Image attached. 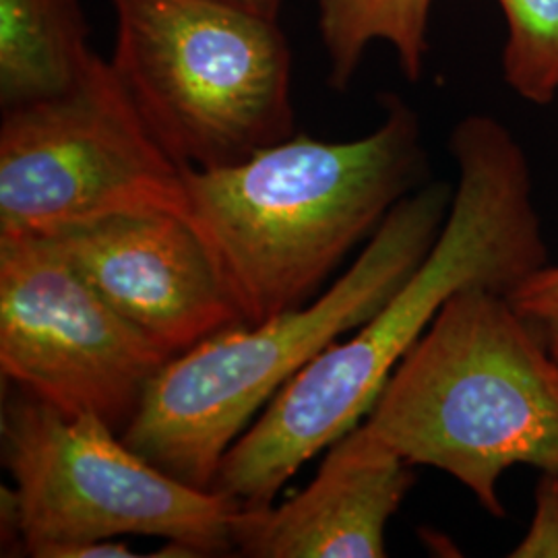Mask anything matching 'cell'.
<instances>
[{
	"label": "cell",
	"instance_id": "cell-3",
	"mask_svg": "<svg viewBox=\"0 0 558 558\" xmlns=\"http://www.w3.org/2000/svg\"><path fill=\"white\" fill-rule=\"evenodd\" d=\"M453 186L433 182L399 201L350 269L315 302L234 325L163 364L120 433L140 456L211 488L221 459L304 366L356 331L439 239Z\"/></svg>",
	"mask_w": 558,
	"mask_h": 558
},
{
	"label": "cell",
	"instance_id": "cell-1",
	"mask_svg": "<svg viewBox=\"0 0 558 558\" xmlns=\"http://www.w3.org/2000/svg\"><path fill=\"white\" fill-rule=\"evenodd\" d=\"M453 199L428 255L354 336L325 352L267 403L228 449L214 490L240 509H265L300 468L371 412L391 373L465 288L511 294L546 267L548 244L525 149L488 114L459 120L449 137Z\"/></svg>",
	"mask_w": 558,
	"mask_h": 558
},
{
	"label": "cell",
	"instance_id": "cell-10",
	"mask_svg": "<svg viewBox=\"0 0 558 558\" xmlns=\"http://www.w3.org/2000/svg\"><path fill=\"white\" fill-rule=\"evenodd\" d=\"M313 482L281 505L242 509L234 550L251 558L387 557V525L416 472L364 422L325 449Z\"/></svg>",
	"mask_w": 558,
	"mask_h": 558
},
{
	"label": "cell",
	"instance_id": "cell-16",
	"mask_svg": "<svg viewBox=\"0 0 558 558\" xmlns=\"http://www.w3.org/2000/svg\"><path fill=\"white\" fill-rule=\"evenodd\" d=\"M140 557L131 553V548L119 539H96V542H83L75 546L60 548L54 558H131Z\"/></svg>",
	"mask_w": 558,
	"mask_h": 558
},
{
	"label": "cell",
	"instance_id": "cell-13",
	"mask_svg": "<svg viewBox=\"0 0 558 558\" xmlns=\"http://www.w3.org/2000/svg\"><path fill=\"white\" fill-rule=\"evenodd\" d=\"M507 21L502 75L521 100L558 98V0H497Z\"/></svg>",
	"mask_w": 558,
	"mask_h": 558
},
{
	"label": "cell",
	"instance_id": "cell-6",
	"mask_svg": "<svg viewBox=\"0 0 558 558\" xmlns=\"http://www.w3.org/2000/svg\"><path fill=\"white\" fill-rule=\"evenodd\" d=\"M2 401V488L9 546L27 557L119 536L174 542L195 557L234 550L239 505L214 488L191 486L126 445L94 414H64L11 385Z\"/></svg>",
	"mask_w": 558,
	"mask_h": 558
},
{
	"label": "cell",
	"instance_id": "cell-4",
	"mask_svg": "<svg viewBox=\"0 0 558 558\" xmlns=\"http://www.w3.org/2000/svg\"><path fill=\"white\" fill-rule=\"evenodd\" d=\"M362 422L412 465L449 474L502 519L505 472H558L557 360L509 294L465 288L399 362Z\"/></svg>",
	"mask_w": 558,
	"mask_h": 558
},
{
	"label": "cell",
	"instance_id": "cell-2",
	"mask_svg": "<svg viewBox=\"0 0 558 558\" xmlns=\"http://www.w3.org/2000/svg\"><path fill=\"white\" fill-rule=\"evenodd\" d=\"M368 135H292L239 163L184 170L189 223L244 325L306 304L426 172L418 114L396 96Z\"/></svg>",
	"mask_w": 558,
	"mask_h": 558
},
{
	"label": "cell",
	"instance_id": "cell-18",
	"mask_svg": "<svg viewBox=\"0 0 558 558\" xmlns=\"http://www.w3.org/2000/svg\"><path fill=\"white\" fill-rule=\"evenodd\" d=\"M548 350H550V354L555 356V360H557V366H558V341L557 343H553V345H548Z\"/></svg>",
	"mask_w": 558,
	"mask_h": 558
},
{
	"label": "cell",
	"instance_id": "cell-8",
	"mask_svg": "<svg viewBox=\"0 0 558 558\" xmlns=\"http://www.w3.org/2000/svg\"><path fill=\"white\" fill-rule=\"evenodd\" d=\"M168 356L48 236H0V371L64 414L122 433Z\"/></svg>",
	"mask_w": 558,
	"mask_h": 558
},
{
	"label": "cell",
	"instance_id": "cell-9",
	"mask_svg": "<svg viewBox=\"0 0 558 558\" xmlns=\"http://www.w3.org/2000/svg\"><path fill=\"white\" fill-rule=\"evenodd\" d=\"M48 239L172 359L242 323L203 240L179 216L122 214Z\"/></svg>",
	"mask_w": 558,
	"mask_h": 558
},
{
	"label": "cell",
	"instance_id": "cell-11",
	"mask_svg": "<svg viewBox=\"0 0 558 558\" xmlns=\"http://www.w3.org/2000/svg\"><path fill=\"white\" fill-rule=\"evenodd\" d=\"M81 0H0L2 110L75 87L96 54Z\"/></svg>",
	"mask_w": 558,
	"mask_h": 558
},
{
	"label": "cell",
	"instance_id": "cell-12",
	"mask_svg": "<svg viewBox=\"0 0 558 558\" xmlns=\"http://www.w3.org/2000/svg\"><path fill=\"white\" fill-rule=\"evenodd\" d=\"M320 40L329 59V83L345 89L371 41H387L398 52L401 73L418 81L428 52L433 0H317Z\"/></svg>",
	"mask_w": 558,
	"mask_h": 558
},
{
	"label": "cell",
	"instance_id": "cell-15",
	"mask_svg": "<svg viewBox=\"0 0 558 558\" xmlns=\"http://www.w3.org/2000/svg\"><path fill=\"white\" fill-rule=\"evenodd\" d=\"M519 313L534 325L542 339L558 341V265H546L509 294Z\"/></svg>",
	"mask_w": 558,
	"mask_h": 558
},
{
	"label": "cell",
	"instance_id": "cell-7",
	"mask_svg": "<svg viewBox=\"0 0 558 558\" xmlns=\"http://www.w3.org/2000/svg\"><path fill=\"white\" fill-rule=\"evenodd\" d=\"M184 170L98 57L69 92L2 110L0 236H57L122 214L189 221Z\"/></svg>",
	"mask_w": 558,
	"mask_h": 558
},
{
	"label": "cell",
	"instance_id": "cell-14",
	"mask_svg": "<svg viewBox=\"0 0 558 558\" xmlns=\"http://www.w3.org/2000/svg\"><path fill=\"white\" fill-rule=\"evenodd\" d=\"M513 558H558V472H539L534 513Z\"/></svg>",
	"mask_w": 558,
	"mask_h": 558
},
{
	"label": "cell",
	"instance_id": "cell-5",
	"mask_svg": "<svg viewBox=\"0 0 558 558\" xmlns=\"http://www.w3.org/2000/svg\"><path fill=\"white\" fill-rule=\"evenodd\" d=\"M112 66L163 149L216 170L292 137V52L278 20L220 0H110Z\"/></svg>",
	"mask_w": 558,
	"mask_h": 558
},
{
	"label": "cell",
	"instance_id": "cell-17",
	"mask_svg": "<svg viewBox=\"0 0 558 558\" xmlns=\"http://www.w3.org/2000/svg\"><path fill=\"white\" fill-rule=\"evenodd\" d=\"M220 2L234 4V7L253 11L263 17H271V20H278L279 9L283 4V0H220Z\"/></svg>",
	"mask_w": 558,
	"mask_h": 558
}]
</instances>
